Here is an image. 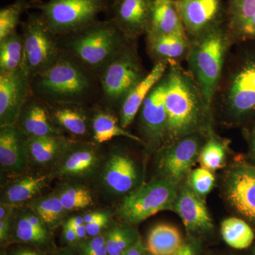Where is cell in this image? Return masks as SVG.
<instances>
[{
    "instance_id": "33",
    "label": "cell",
    "mask_w": 255,
    "mask_h": 255,
    "mask_svg": "<svg viewBox=\"0 0 255 255\" xmlns=\"http://www.w3.org/2000/svg\"><path fill=\"white\" fill-rule=\"evenodd\" d=\"M221 235L228 246L238 250L249 248L255 238L251 226L238 218L225 219L221 223Z\"/></svg>"
},
{
    "instance_id": "14",
    "label": "cell",
    "mask_w": 255,
    "mask_h": 255,
    "mask_svg": "<svg viewBox=\"0 0 255 255\" xmlns=\"http://www.w3.org/2000/svg\"><path fill=\"white\" fill-rule=\"evenodd\" d=\"M101 182L109 192L115 195H127L138 188V167L125 151L115 149L102 168Z\"/></svg>"
},
{
    "instance_id": "47",
    "label": "cell",
    "mask_w": 255,
    "mask_h": 255,
    "mask_svg": "<svg viewBox=\"0 0 255 255\" xmlns=\"http://www.w3.org/2000/svg\"><path fill=\"white\" fill-rule=\"evenodd\" d=\"M107 213L105 212H91L87 213V214L84 215V221H85V224L94 222V221H97L102 219V218L105 217L107 216Z\"/></svg>"
},
{
    "instance_id": "46",
    "label": "cell",
    "mask_w": 255,
    "mask_h": 255,
    "mask_svg": "<svg viewBox=\"0 0 255 255\" xmlns=\"http://www.w3.org/2000/svg\"><path fill=\"white\" fill-rule=\"evenodd\" d=\"M11 255H43L39 252L35 251L30 248L26 247H20L16 248L11 253Z\"/></svg>"
},
{
    "instance_id": "42",
    "label": "cell",
    "mask_w": 255,
    "mask_h": 255,
    "mask_svg": "<svg viewBox=\"0 0 255 255\" xmlns=\"http://www.w3.org/2000/svg\"><path fill=\"white\" fill-rule=\"evenodd\" d=\"M174 255H199V248L194 242H187Z\"/></svg>"
},
{
    "instance_id": "7",
    "label": "cell",
    "mask_w": 255,
    "mask_h": 255,
    "mask_svg": "<svg viewBox=\"0 0 255 255\" xmlns=\"http://www.w3.org/2000/svg\"><path fill=\"white\" fill-rule=\"evenodd\" d=\"M178 184L159 177L126 195L117 210L124 223L137 225L159 212L172 210L178 194Z\"/></svg>"
},
{
    "instance_id": "50",
    "label": "cell",
    "mask_w": 255,
    "mask_h": 255,
    "mask_svg": "<svg viewBox=\"0 0 255 255\" xmlns=\"http://www.w3.org/2000/svg\"><path fill=\"white\" fill-rule=\"evenodd\" d=\"M55 255H75L73 248H65L63 251H60L59 253H57Z\"/></svg>"
},
{
    "instance_id": "21",
    "label": "cell",
    "mask_w": 255,
    "mask_h": 255,
    "mask_svg": "<svg viewBox=\"0 0 255 255\" xmlns=\"http://www.w3.org/2000/svg\"><path fill=\"white\" fill-rule=\"evenodd\" d=\"M169 63L161 61L155 63L150 73L132 89L120 105L119 120L122 127L127 129L133 122L144 100L151 90L167 73Z\"/></svg>"
},
{
    "instance_id": "35",
    "label": "cell",
    "mask_w": 255,
    "mask_h": 255,
    "mask_svg": "<svg viewBox=\"0 0 255 255\" xmlns=\"http://www.w3.org/2000/svg\"><path fill=\"white\" fill-rule=\"evenodd\" d=\"M56 194L68 212L87 209L94 204L91 191L82 184H64Z\"/></svg>"
},
{
    "instance_id": "24",
    "label": "cell",
    "mask_w": 255,
    "mask_h": 255,
    "mask_svg": "<svg viewBox=\"0 0 255 255\" xmlns=\"http://www.w3.org/2000/svg\"><path fill=\"white\" fill-rule=\"evenodd\" d=\"M50 117L55 127L74 136L92 134L91 117L82 104H49Z\"/></svg>"
},
{
    "instance_id": "9",
    "label": "cell",
    "mask_w": 255,
    "mask_h": 255,
    "mask_svg": "<svg viewBox=\"0 0 255 255\" xmlns=\"http://www.w3.org/2000/svg\"><path fill=\"white\" fill-rule=\"evenodd\" d=\"M222 104L229 119L240 121L255 112V54L240 60L231 70L222 90Z\"/></svg>"
},
{
    "instance_id": "17",
    "label": "cell",
    "mask_w": 255,
    "mask_h": 255,
    "mask_svg": "<svg viewBox=\"0 0 255 255\" xmlns=\"http://www.w3.org/2000/svg\"><path fill=\"white\" fill-rule=\"evenodd\" d=\"M100 158V152L94 144L75 141L53 167V175L75 179L90 177L98 170Z\"/></svg>"
},
{
    "instance_id": "15",
    "label": "cell",
    "mask_w": 255,
    "mask_h": 255,
    "mask_svg": "<svg viewBox=\"0 0 255 255\" xmlns=\"http://www.w3.org/2000/svg\"><path fill=\"white\" fill-rule=\"evenodd\" d=\"M153 0H110L111 18L128 39L146 34Z\"/></svg>"
},
{
    "instance_id": "6",
    "label": "cell",
    "mask_w": 255,
    "mask_h": 255,
    "mask_svg": "<svg viewBox=\"0 0 255 255\" xmlns=\"http://www.w3.org/2000/svg\"><path fill=\"white\" fill-rule=\"evenodd\" d=\"M24 57L22 68L33 80L58 60L61 55L60 37L50 29L41 12L28 13L21 23Z\"/></svg>"
},
{
    "instance_id": "38",
    "label": "cell",
    "mask_w": 255,
    "mask_h": 255,
    "mask_svg": "<svg viewBox=\"0 0 255 255\" xmlns=\"http://www.w3.org/2000/svg\"><path fill=\"white\" fill-rule=\"evenodd\" d=\"M215 182L216 179L213 172L201 167L189 174L188 186L196 195L202 199L212 190Z\"/></svg>"
},
{
    "instance_id": "39",
    "label": "cell",
    "mask_w": 255,
    "mask_h": 255,
    "mask_svg": "<svg viewBox=\"0 0 255 255\" xmlns=\"http://www.w3.org/2000/svg\"><path fill=\"white\" fill-rule=\"evenodd\" d=\"M78 255H109L107 247V233L90 238L78 244Z\"/></svg>"
},
{
    "instance_id": "8",
    "label": "cell",
    "mask_w": 255,
    "mask_h": 255,
    "mask_svg": "<svg viewBox=\"0 0 255 255\" xmlns=\"http://www.w3.org/2000/svg\"><path fill=\"white\" fill-rule=\"evenodd\" d=\"M132 41L98 75L104 99L111 105H119L147 74L144 72Z\"/></svg>"
},
{
    "instance_id": "20",
    "label": "cell",
    "mask_w": 255,
    "mask_h": 255,
    "mask_svg": "<svg viewBox=\"0 0 255 255\" xmlns=\"http://www.w3.org/2000/svg\"><path fill=\"white\" fill-rule=\"evenodd\" d=\"M173 211L179 215L188 231L209 232L214 227L202 199L188 185L184 186L178 191Z\"/></svg>"
},
{
    "instance_id": "12",
    "label": "cell",
    "mask_w": 255,
    "mask_h": 255,
    "mask_svg": "<svg viewBox=\"0 0 255 255\" xmlns=\"http://www.w3.org/2000/svg\"><path fill=\"white\" fill-rule=\"evenodd\" d=\"M188 36L192 38L224 22L226 0L175 1Z\"/></svg>"
},
{
    "instance_id": "10",
    "label": "cell",
    "mask_w": 255,
    "mask_h": 255,
    "mask_svg": "<svg viewBox=\"0 0 255 255\" xmlns=\"http://www.w3.org/2000/svg\"><path fill=\"white\" fill-rule=\"evenodd\" d=\"M201 133L192 134L177 141L162 146L157 155V169L160 177L179 182L189 173L199 159Z\"/></svg>"
},
{
    "instance_id": "48",
    "label": "cell",
    "mask_w": 255,
    "mask_h": 255,
    "mask_svg": "<svg viewBox=\"0 0 255 255\" xmlns=\"http://www.w3.org/2000/svg\"><path fill=\"white\" fill-rule=\"evenodd\" d=\"M65 223L68 225V226H70V227L76 228H78V226L85 224V221H84L83 216H76L67 220V221H65Z\"/></svg>"
},
{
    "instance_id": "52",
    "label": "cell",
    "mask_w": 255,
    "mask_h": 255,
    "mask_svg": "<svg viewBox=\"0 0 255 255\" xmlns=\"http://www.w3.org/2000/svg\"><path fill=\"white\" fill-rule=\"evenodd\" d=\"M144 255H151L150 253H149L148 252L146 251V253H145V254H144Z\"/></svg>"
},
{
    "instance_id": "13",
    "label": "cell",
    "mask_w": 255,
    "mask_h": 255,
    "mask_svg": "<svg viewBox=\"0 0 255 255\" xmlns=\"http://www.w3.org/2000/svg\"><path fill=\"white\" fill-rule=\"evenodd\" d=\"M32 94L31 80L22 70L0 74V126L16 124Z\"/></svg>"
},
{
    "instance_id": "1",
    "label": "cell",
    "mask_w": 255,
    "mask_h": 255,
    "mask_svg": "<svg viewBox=\"0 0 255 255\" xmlns=\"http://www.w3.org/2000/svg\"><path fill=\"white\" fill-rule=\"evenodd\" d=\"M165 77L167 123L162 146L187 135L209 131L211 109L190 72L177 63H170Z\"/></svg>"
},
{
    "instance_id": "45",
    "label": "cell",
    "mask_w": 255,
    "mask_h": 255,
    "mask_svg": "<svg viewBox=\"0 0 255 255\" xmlns=\"http://www.w3.org/2000/svg\"><path fill=\"white\" fill-rule=\"evenodd\" d=\"M15 208H16V206L1 202V205H0V221L11 218Z\"/></svg>"
},
{
    "instance_id": "34",
    "label": "cell",
    "mask_w": 255,
    "mask_h": 255,
    "mask_svg": "<svg viewBox=\"0 0 255 255\" xmlns=\"http://www.w3.org/2000/svg\"><path fill=\"white\" fill-rule=\"evenodd\" d=\"M107 233V247L109 255H121L131 248L140 236L132 225L127 223L112 226Z\"/></svg>"
},
{
    "instance_id": "25",
    "label": "cell",
    "mask_w": 255,
    "mask_h": 255,
    "mask_svg": "<svg viewBox=\"0 0 255 255\" xmlns=\"http://www.w3.org/2000/svg\"><path fill=\"white\" fill-rule=\"evenodd\" d=\"M18 241L36 246H44L50 241L49 228L29 208L18 209L11 216V231Z\"/></svg>"
},
{
    "instance_id": "49",
    "label": "cell",
    "mask_w": 255,
    "mask_h": 255,
    "mask_svg": "<svg viewBox=\"0 0 255 255\" xmlns=\"http://www.w3.org/2000/svg\"><path fill=\"white\" fill-rule=\"evenodd\" d=\"M75 231L77 235V237L78 238L79 243L87 239V238L88 235H87L85 224L82 225V226H78V228H75Z\"/></svg>"
},
{
    "instance_id": "41",
    "label": "cell",
    "mask_w": 255,
    "mask_h": 255,
    "mask_svg": "<svg viewBox=\"0 0 255 255\" xmlns=\"http://www.w3.org/2000/svg\"><path fill=\"white\" fill-rule=\"evenodd\" d=\"M63 238L69 245L79 244L78 238L75 233V228L70 227V226L64 223L63 231Z\"/></svg>"
},
{
    "instance_id": "54",
    "label": "cell",
    "mask_w": 255,
    "mask_h": 255,
    "mask_svg": "<svg viewBox=\"0 0 255 255\" xmlns=\"http://www.w3.org/2000/svg\"><path fill=\"white\" fill-rule=\"evenodd\" d=\"M1 255H4L1 254Z\"/></svg>"
},
{
    "instance_id": "31",
    "label": "cell",
    "mask_w": 255,
    "mask_h": 255,
    "mask_svg": "<svg viewBox=\"0 0 255 255\" xmlns=\"http://www.w3.org/2000/svg\"><path fill=\"white\" fill-rule=\"evenodd\" d=\"M24 48L22 35L17 31L0 41V74L22 68Z\"/></svg>"
},
{
    "instance_id": "29",
    "label": "cell",
    "mask_w": 255,
    "mask_h": 255,
    "mask_svg": "<svg viewBox=\"0 0 255 255\" xmlns=\"http://www.w3.org/2000/svg\"><path fill=\"white\" fill-rule=\"evenodd\" d=\"M92 136L95 145H101L114 137H125L140 143V137L128 131L122 127L119 119L107 111L97 110L91 117Z\"/></svg>"
},
{
    "instance_id": "40",
    "label": "cell",
    "mask_w": 255,
    "mask_h": 255,
    "mask_svg": "<svg viewBox=\"0 0 255 255\" xmlns=\"http://www.w3.org/2000/svg\"><path fill=\"white\" fill-rule=\"evenodd\" d=\"M109 221H110V216L107 215L105 217L97 220L94 222L85 224L89 237H97V236L103 233L104 230L108 226Z\"/></svg>"
},
{
    "instance_id": "11",
    "label": "cell",
    "mask_w": 255,
    "mask_h": 255,
    "mask_svg": "<svg viewBox=\"0 0 255 255\" xmlns=\"http://www.w3.org/2000/svg\"><path fill=\"white\" fill-rule=\"evenodd\" d=\"M166 91L167 80L164 75L146 97L138 112L140 132L145 138L143 144L150 151L163 145L167 123Z\"/></svg>"
},
{
    "instance_id": "16",
    "label": "cell",
    "mask_w": 255,
    "mask_h": 255,
    "mask_svg": "<svg viewBox=\"0 0 255 255\" xmlns=\"http://www.w3.org/2000/svg\"><path fill=\"white\" fill-rule=\"evenodd\" d=\"M225 194L238 214L255 223V169L239 166L231 169L226 177Z\"/></svg>"
},
{
    "instance_id": "32",
    "label": "cell",
    "mask_w": 255,
    "mask_h": 255,
    "mask_svg": "<svg viewBox=\"0 0 255 255\" xmlns=\"http://www.w3.org/2000/svg\"><path fill=\"white\" fill-rule=\"evenodd\" d=\"M28 208L49 228H56L68 213L56 193L33 199L30 201Z\"/></svg>"
},
{
    "instance_id": "27",
    "label": "cell",
    "mask_w": 255,
    "mask_h": 255,
    "mask_svg": "<svg viewBox=\"0 0 255 255\" xmlns=\"http://www.w3.org/2000/svg\"><path fill=\"white\" fill-rule=\"evenodd\" d=\"M52 174H37L18 178L5 188L1 202L14 206L31 201L49 184Z\"/></svg>"
},
{
    "instance_id": "51",
    "label": "cell",
    "mask_w": 255,
    "mask_h": 255,
    "mask_svg": "<svg viewBox=\"0 0 255 255\" xmlns=\"http://www.w3.org/2000/svg\"><path fill=\"white\" fill-rule=\"evenodd\" d=\"M251 147L253 154H254V155L255 156V130L254 132H253V136H252Z\"/></svg>"
},
{
    "instance_id": "18",
    "label": "cell",
    "mask_w": 255,
    "mask_h": 255,
    "mask_svg": "<svg viewBox=\"0 0 255 255\" xmlns=\"http://www.w3.org/2000/svg\"><path fill=\"white\" fill-rule=\"evenodd\" d=\"M26 139L16 124L0 126V164L10 174L22 172L29 164Z\"/></svg>"
},
{
    "instance_id": "44",
    "label": "cell",
    "mask_w": 255,
    "mask_h": 255,
    "mask_svg": "<svg viewBox=\"0 0 255 255\" xmlns=\"http://www.w3.org/2000/svg\"><path fill=\"white\" fill-rule=\"evenodd\" d=\"M146 251H147V248L144 245L141 238H140V239L131 248H129L128 250L124 252L123 254L121 255H144Z\"/></svg>"
},
{
    "instance_id": "2",
    "label": "cell",
    "mask_w": 255,
    "mask_h": 255,
    "mask_svg": "<svg viewBox=\"0 0 255 255\" xmlns=\"http://www.w3.org/2000/svg\"><path fill=\"white\" fill-rule=\"evenodd\" d=\"M130 41L110 19L97 20L78 31L60 37L61 53L97 78Z\"/></svg>"
},
{
    "instance_id": "37",
    "label": "cell",
    "mask_w": 255,
    "mask_h": 255,
    "mask_svg": "<svg viewBox=\"0 0 255 255\" xmlns=\"http://www.w3.org/2000/svg\"><path fill=\"white\" fill-rule=\"evenodd\" d=\"M28 9L27 0H15L0 9V41L16 31L20 18Z\"/></svg>"
},
{
    "instance_id": "43",
    "label": "cell",
    "mask_w": 255,
    "mask_h": 255,
    "mask_svg": "<svg viewBox=\"0 0 255 255\" xmlns=\"http://www.w3.org/2000/svg\"><path fill=\"white\" fill-rule=\"evenodd\" d=\"M11 218L0 221V241H1V244H3L9 239V235L11 232Z\"/></svg>"
},
{
    "instance_id": "30",
    "label": "cell",
    "mask_w": 255,
    "mask_h": 255,
    "mask_svg": "<svg viewBox=\"0 0 255 255\" xmlns=\"http://www.w3.org/2000/svg\"><path fill=\"white\" fill-rule=\"evenodd\" d=\"M183 244L182 235L177 228L159 223L150 230L145 246L152 255H174Z\"/></svg>"
},
{
    "instance_id": "28",
    "label": "cell",
    "mask_w": 255,
    "mask_h": 255,
    "mask_svg": "<svg viewBox=\"0 0 255 255\" xmlns=\"http://www.w3.org/2000/svg\"><path fill=\"white\" fill-rule=\"evenodd\" d=\"M187 33L174 0H153L146 36Z\"/></svg>"
},
{
    "instance_id": "26",
    "label": "cell",
    "mask_w": 255,
    "mask_h": 255,
    "mask_svg": "<svg viewBox=\"0 0 255 255\" xmlns=\"http://www.w3.org/2000/svg\"><path fill=\"white\" fill-rule=\"evenodd\" d=\"M146 42L147 50L156 63H177L183 57H187L191 46L187 33L146 36Z\"/></svg>"
},
{
    "instance_id": "36",
    "label": "cell",
    "mask_w": 255,
    "mask_h": 255,
    "mask_svg": "<svg viewBox=\"0 0 255 255\" xmlns=\"http://www.w3.org/2000/svg\"><path fill=\"white\" fill-rule=\"evenodd\" d=\"M209 138L201 147L199 159L202 167L214 172L224 164L226 146L212 132H209Z\"/></svg>"
},
{
    "instance_id": "53",
    "label": "cell",
    "mask_w": 255,
    "mask_h": 255,
    "mask_svg": "<svg viewBox=\"0 0 255 255\" xmlns=\"http://www.w3.org/2000/svg\"><path fill=\"white\" fill-rule=\"evenodd\" d=\"M174 1H184V0H174Z\"/></svg>"
},
{
    "instance_id": "5",
    "label": "cell",
    "mask_w": 255,
    "mask_h": 255,
    "mask_svg": "<svg viewBox=\"0 0 255 255\" xmlns=\"http://www.w3.org/2000/svg\"><path fill=\"white\" fill-rule=\"evenodd\" d=\"M110 0H31L28 9L38 10L57 36H66L97 21L108 12Z\"/></svg>"
},
{
    "instance_id": "23",
    "label": "cell",
    "mask_w": 255,
    "mask_h": 255,
    "mask_svg": "<svg viewBox=\"0 0 255 255\" xmlns=\"http://www.w3.org/2000/svg\"><path fill=\"white\" fill-rule=\"evenodd\" d=\"M75 140L64 135L27 137V148L29 163L37 167H54L66 153Z\"/></svg>"
},
{
    "instance_id": "22",
    "label": "cell",
    "mask_w": 255,
    "mask_h": 255,
    "mask_svg": "<svg viewBox=\"0 0 255 255\" xmlns=\"http://www.w3.org/2000/svg\"><path fill=\"white\" fill-rule=\"evenodd\" d=\"M224 25L231 38L255 41V0H226Z\"/></svg>"
},
{
    "instance_id": "4",
    "label": "cell",
    "mask_w": 255,
    "mask_h": 255,
    "mask_svg": "<svg viewBox=\"0 0 255 255\" xmlns=\"http://www.w3.org/2000/svg\"><path fill=\"white\" fill-rule=\"evenodd\" d=\"M231 36L224 22L206 30L191 41L187 55L190 73L211 110L222 78Z\"/></svg>"
},
{
    "instance_id": "3",
    "label": "cell",
    "mask_w": 255,
    "mask_h": 255,
    "mask_svg": "<svg viewBox=\"0 0 255 255\" xmlns=\"http://www.w3.org/2000/svg\"><path fill=\"white\" fill-rule=\"evenodd\" d=\"M97 75L61 53L31 80L32 92L48 104H82L95 90Z\"/></svg>"
},
{
    "instance_id": "19",
    "label": "cell",
    "mask_w": 255,
    "mask_h": 255,
    "mask_svg": "<svg viewBox=\"0 0 255 255\" xmlns=\"http://www.w3.org/2000/svg\"><path fill=\"white\" fill-rule=\"evenodd\" d=\"M43 102L32 94L21 111L16 125L26 137L64 135L53 124L48 105Z\"/></svg>"
}]
</instances>
